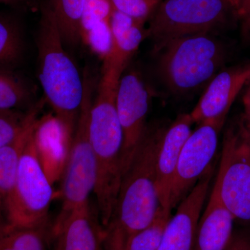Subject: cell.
I'll use <instances>...</instances> for the list:
<instances>
[{"instance_id": "15", "label": "cell", "mask_w": 250, "mask_h": 250, "mask_svg": "<svg viewBox=\"0 0 250 250\" xmlns=\"http://www.w3.org/2000/svg\"><path fill=\"white\" fill-rule=\"evenodd\" d=\"M145 24L114 9L110 18L111 45L103 59V65L125 71L130 59L146 38Z\"/></svg>"}, {"instance_id": "12", "label": "cell", "mask_w": 250, "mask_h": 250, "mask_svg": "<svg viewBox=\"0 0 250 250\" xmlns=\"http://www.w3.org/2000/svg\"><path fill=\"white\" fill-rule=\"evenodd\" d=\"M55 250H105V231L90 202L77 208L58 226H52Z\"/></svg>"}, {"instance_id": "23", "label": "cell", "mask_w": 250, "mask_h": 250, "mask_svg": "<svg viewBox=\"0 0 250 250\" xmlns=\"http://www.w3.org/2000/svg\"><path fill=\"white\" fill-rule=\"evenodd\" d=\"M162 0H111L117 11L146 23Z\"/></svg>"}, {"instance_id": "14", "label": "cell", "mask_w": 250, "mask_h": 250, "mask_svg": "<svg viewBox=\"0 0 250 250\" xmlns=\"http://www.w3.org/2000/svg\"><path fill=\"white\" fill-rule=\"evenodd\" d=\"M234 217L214 187L197 224L193 250H225L232 239Z\"/></svg>"}, {"instance_id": "1", "label": "cell", "mask_w": 250, "mask_h": 250, "mask_svg": "<svg viewBox=\"0 0 250 250\" xmlns=\"http://www.w3.org/2000/svg\"><path fill=\"white\" fill-rule=\"evenodd\" d=\"M166 128L147 126L122 179L105 241L120 250L126 241L154 221L160 208L156 189V160Z\"/></svg>"}, {"instance_id": "32", "label": "cell", "mask_w": 250, "mask_h": 250, "mask_svg": "<svg viewBox=\"0 0 250 250\" xmlns=\"http://www.w3.org/2000/svg\"></svg>"}, {"instance_id": "31", "label": "cell", "mask_w": 250, "mask_h": 250, "mask_svg": "<svg viewBox=\"0 0 250 250\" xmlns=\"http://www.w3.org/2000/svg\"><path fill=\"white\" fill-rule=\"evenodd\" d=\"M235 1H236V3L237 4V6H238V0H234Z\"/></svg>"}, {"instance_id": "27", "label": "cell", "mask_w": 250, "mask_h": 250, "mask_svg": "<svg viewBox=\"0 0 250 250\" xmlns=\"http://www.w3.org/2000/svg\"><path fill=\"white\" fill-rule=\"evenodd\" d=\"M246 88L243 98V106H244V113H243V116L250 126V80L247 83Z\"/></svg>"}, {"instance_id": "20", "label": "cell", "mask_w": 250, "mask_h": 250, "mask_svg": "<svg viewBox=\"0 0 250 250\" xmlns=\"http://www.w3.org/2000/svg\"><path fill=\"white\" fill-rule=\"evenodd\" d=\"M32 87L9 69L0 67V111H18L34 98Z\"/></svg>"}, {"instance_id": "2", "label": "cell", "mask_w": 250, "mask_h": 250, "mask_svg": "<svg viewBox=\"0 0 250 250\" xmlns=\"http://www.w3.org/2000/svg\"><path fill=\"white\" fill-rule=\"evenodd\" d=\"M64 46L54 15L44 5L37 36L38 75L45 102L70 147L83 102V77Z\"/></svg>"}, {"instance_id": "5", "label": "cell", "mask_w": 250, "mask_h": 250, "mask_svg": "<svg viewBox=\"0 0 250 250\" xmlns=\"http://www.w3.org/2000/svg\"><path fill=\"white\" fill-rule=\"evenodd\" d=\"M83 98L63 169L62 207L52 227L58 226L77 208L89 202L96 184V164L90 141V111L97 79L88 67L83 73Z\"/></svg>"}, {"instance_id": "17", "label": "cell", "mask_w": 250, "mask_h": 250, "mask_svg": "<svg viewBox=\"0 0 250 250\" xmlns=\"http://www.w3.org/2000/svg\"><path fill=\"white\" fill-rule=\"evenodd\" d=\"M113 10L111 0H85L81 41L102 59L111 47L110 18Z\"/></svg>"}, {"instance_id": "18", "label": "cell", "mask_w": 250, "mask_h": 250, "mask_svg": "<svg viewBox=\"0 0 250 250\" xmlns=\"http://www.w3.org/2000/svg\"><path fill=\"white\" fill-rule=\"evenodd\" d=\"M52 239L50 223L36 227L0 224V250H47Z\"/></svg>"}, {"instance_id": "11", "label": "cell", "mask_w": 250, "mask_h": 250, "mask_svg": "<svg viewBox=\"0 0 250 250\" xmlns=\"http://www.w3.org/2000/svg\"><path fill=\"white\" fill-rule=\"evenodd\" d=\"M250 80V64L219 72L189 113L194 124L211 121L225 123L233 102Z\"/></svg>"}, {"instance_id": "13", "label": "cell", "mask_w": 250, "mask_h": 250, "mask_svg": "<svg viewBox=\"0 0 250 250\" xmlns=\"http://www.w3.org/2000/svg\"><path fill=\"white\" fill-rule=\"evenodd\" d=\"M189 113L177 117L166 128L163 136L156 160V189L160 207L171 209V187L181 151L192 133L193 125Z\"/></svg>"}, {"instance_id": "29", "label": "cell", "mask_w": 250, "mask_h": 250, "mask_svg": "<svg viewBox=\"0 0 250 250\" xmlns=\"http://www.w3.org/2000/svg\"><path fill=\"white\" fill-rule=\"evenodd\" d=\"M16 1V0H0V3L11 2V1Z\"/></svg>"}, {"instance_id": "28", "label": "cell", "mask_w": 250, "mask_h": 250, "mask_svg": "<svg viewBox=\"0 0 250 250\" xmlns=\"http://www.w3.org/2000/svg\"><path fill=\"white\" fill-rule=\"evenodd\" d=\"M5 221L4 213V200L1 196V192H0V224Z\"/></svg>"}, {"instance_id": "9", "label": "cell", "mask_w": 250, "mask_h": 250, "mask_svg": "<svg viewBox=\"0 0 250 250\" xmlns=\"http://www.w3.org/2000/svg\"><path fill=\"white\" fill-rule=\"evenodd\" d=\"M149 100L150 95L141 74L136 70L123 73L116 95L117 111L123 133V174L147 129Z\"/></svg>"}, {"instance_id": "25", "label": "cell", "mask_w": 250, "mask_h": 250, "mask_svg": "<svg viewBox=\"0 0 250 250\" xmlns=\"http://www.w3.org/2000/svg\"><path fill=\"white\" fill-rule=\"evenodd\" d=\"M225 250H250V231L233 233L232 239Z\"/></svg>"}, {"instance_id": "19", "label": "cell", "mask_w": 250, "mask_h": 250, "mask_svg": "<svg viewBox=\"0 0 250 250\" xmlns=\"http://www.w3.org/2000/svg\"><path fill=\"white\" fill-rule=\"evenodd\" d=\"M50 8L65 45H76L81 41V22L85 0H49Z\"/></svg>"}, {"instance_id": "3", "label": "cell", "mask_w": 250, "mask_h": 250, "mask_svg": "<svg viewBox=\"0 0 250 250\" xmlns=\"http://www.w3.org/2000/svg\"><path fill=\"white\" fill-rule=\"evenodd\" d=\"M156 53L158 75L175 95H188L208 85L223 70L227 58L225 46L211 34L177 38Z\"/></svg>"}, {"instance_id": "16", "label": "cell", "mask_w": 250, "mask_h": 250, "mask_svg": "<svg viewBox=\"0 0 250 250\" xmlns=\"http://www.w3.org/2000/svg\"><path fill=\"white\" fill-rule=\"evenodd\" d=\"M45 103V99H41L29 108L27 123L21 132L12 142L0 147V192L3 200L14 188L20 162L29 140L45 120V117L40 118Z\"/></svg>"}, {"instance_id": "7", "label": "cell", "mask_w": 250, "mask_h": 250, "mask_svg": "<svg viewBox=\"0 0 250 250\" xmlns=\"http://www.w3.org/2000/svg\"><path fill=\"white\" fill-rule=\"evenodd\" d=\"M213 187L235 220L250 225V126L243 114L225 130Z\"/></svg>"}, {"instance_id": "8", "label": "cell", "mask_w": 250, "mask_h": 250, "mask_svg": "<svg viewBox=\"0 0 250 250\" xmlns=\"http://www.w3.org/2000/svg\"><path fill=\"white\" fill-rule=\"evenodd\" d=\"M225 123L215 121L201 123L184 143L171 187V209L185 198L211 166Z\"/></svg>"}, {"instance_id": "10", "label": "cell", "mask_w": 250, "mask_h": 250, "mask_svg": "<svg viewBox=\"0 0 250 250\" xmlns=\"http://www.w3.org/2000/svg\"><path fill=\"white\" fill-rule=\"evenodd\" d=\"M213 175V167L197 182L171 215L158 250H193L197 224L202 214Z\"/></svg>"}, {"instance_id": "24", "label": "cell", "mask_w": 250, "mask_h": 250, "mask_svg": "<svg viewBox=\"0 0 250 250\" xmlns=\"http://www.w3.org/2000/svg\"><path fill=\"white\" fill-rule=\"evenodd\" d=\"M29 110V109H28ZM27 113L18 111H0V147L9 144L25 126Z\"/></svg>"}, {"instance_id": "4", "label": "cell", "mask_w": 250, "mask_h": 250, "mask_svg": "<svg viewBox=\"0 0 250 250\" xmlns=\"http://www.w3.org/2000/svg\"><path fill=\"white\" fill-rule=\"evenodd\" d=\"M238 20L234 0H162L149 18L146 38L154 52L177 38L221 30Z\"/></svg>"}, {"instance_id": "22", "label": "cell", "mask_w": 250, "mask_h": 250, "mask_svg": "<svg viewBox=\"0 0 250 250\" xmlns=\"http://www.w3.org/2000/svg\"><path fill=\"white\" fill-rule=\"evenodd\" d=\"M171 211L160 207L154 221L147 228L130 237L122 250H158L163 233L170 218ZM109 248L117 250L111 247Z\"/></svg>"}, {"instance_id": "21", "label": "cell", "mask_w": 250, "mask_h": 250, "mask_svg": "<svg viewBox=\"0 0 250 250\" xmlns=\"http://www.w3.org/2000/svg\"><path fill=\"white\" fill-rule=\"evenodd\" d=\"M23 42L14 21L0 15V67L9 69L21 61Z\"/></svg>"}, {"instance_id": "6", "label": "cell", "mask_w": 250, "mask_h": 250, "mask_svg": "<svg viewBox=\"0 0 250 250\" xmlns=\"http://www.w3.org/2000/svg\"><path fill=\"white\" fill-rule=\"evenodd\" d=\"M36 132L23 152L14 188L4 200L5 221L16 226L49 223L54 191L39 156Z\"/></svg>"}, {"instance_id": "30", "label": "cell", "mask_w": 250, "mask_h": 250, "mask_svg": "<svg viewBox=\"0 0 250 250\" xmlns=\"http://www.w3.org/2000/svg\"><path fill=\"white\" fill-rule=\"evenodd\" d=\"M105 250H115L113 249H112L111 248H108V247L104 246Z\"/></svg>"}, {"instance_id": "26", "label": "cell", "mask_w": 250, "mask_h": 250, "mask_svg": "<svg viewBox=\"0 0 250 250\" xmlns=\"http://www.w3.org/2000/svg\"><path fill=\"white\" fill-rule=\"evenodd\" d=\"M238 20L246 34L250 31V0H238Z\"/></svg>"}]
</instances>
